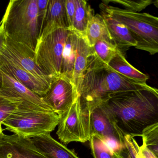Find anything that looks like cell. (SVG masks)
<instances>
[{
  "label": "cell",
  "instance_id": "obj_1",
  "mask_svg": "<svg viewBox=\"0 0 158 158\" xmlns=\"http://www.w3.org/2000/svg\"><path fill=\"white\" fill-rule=\"evenodd\" d=\"M99 107L124 135L140 136L145 128L158 123V93L149 90L117 93Z\"/></svg>",
  "mask_w": 158,
  "mask_h": 158
},
{
  "label": "cell",
  "instance_id": "obj_2",
  "mask_svg": "<svg viewBox=\"0 0 158 158\" xmlns=\"http://www.w3.org/2000/svg\"><path fill=\"white\" fill-rule=\"evenodd\" d=\"M138 90L158 93V89L147 83L139 82L108 68L87 70L78 92L80 103L92 112L117 93Z\"/></svg>",
  "mask_w": 158,
  "mask_h": 158
},
{
  "label": "cell",
  "instance_id": "obj_3",
  "mask_svg": "<svg viewBox=\"0 0 158 158\" xmlns=\"http://www.w3.org/2000/svg\"><path fill=\"white\" fill-rule=\"evenodd\" d=\"M37 0H12L0 22L7 37L35 51L39 38Z\"/></svg>",
  "mask_w": 158,
  "mask_h": 158
},
{
  "label": "cell",
  "instance_id": "obj_4",
  "mask_svg": "<svg viewBox=\"0 0 158 158\" xmlns=\"http://www.w3.org/2000/svg\"><path fill=\"white\" fill-rule=\"evenodd\" d=\"M105 12L126 26L137 42L135 48L151 55L158 52V18L146 13L135 12L104 4L99 5Z\"/></svg>",
  "mask_w": 158,
  "mask_h": 158
},
{
  "label": "cell",
  "instance_id": "obj_5",
  "mask_svg": "<svg viewBox=\"0 0 158 158\" xmlns=\"http://www.w3.org/2000/svg\"><path fill=\"white\" fill-rule=\"evenodd\" d=\"M59 116L24 102L2 123L5 130L24 138H31L51 133L58 126Z\"/></svg>",
  "mask_w": 158,
  "mask_h": 158
},
{
  "label": "cell",
  "instance_id": "obj_6",
  "mask_svg": "<svg viewBox=\"0 0 158 158\" xmlns=\"http://www.w3.org/2000/svg\"><path fill=\"white\" fill-rule=\"evenodd\" d=\"M91 112L80 103L79 97L72 106L59 115L57 136L61 143H85L91 138Z\"/></svg>",
  "mask_w": 158,
  "mask_h": 158
},
{
  "label": "cell",
  "instance_id": "obj_7",
  "mask_svg": "<svg viewBox=\"0 0 158 158\" xmlns=\"http://www.w3.org/2000/svg\"><path fill=\"white\" fill-rule=\"evenodd\" d=\"M70 30L61 29L38 41L35 60L37 64L47 75L54 78L61 75L62 55Z\"/></svg>",
  "mask_w": 158,
  "mask_h": 158
},
{
  "label": "cell",
  "instance_id": "obj_8",
  "mask_svg": "<svg viewBox=\"0 0 158 158\" xmlns=\"http://www.w3.org/2000/svg\"><path fill=\"white\" fill-rule=\"evenodd\" d=\"M0 55L12 61L27 72L49 84H51L54 78L46 75L37 64L34 51L7 36L4 44L0 49Z\"/></svg>",
  "mask_w": 158,
  "mask_h": 158
},
{
  "label": "cell",
  "instance_id": "obj_9",
  "mask_svg": "<svg viewBox=\"0 0 158 158\" xmlns=\"http://www.w3.org/2000/svg\"><path fill=\"white\" fill-rule=\"evenodd\" d=\"M78 97L72 81L60 75L53 78L42 98L59 116L72 106Z\"/></svg>",
  "mask_w": 158,
  "mask_h": 158
},
{
  "label": "cell",
  "instance_id": "obj_10",
  "mask_svg": "<svg viewBox=\"0 0 158 158\" xmlns=\"http://www.w3.org/2000/svg\"><path fill=\"white\" fill-rule=\"evenodd\" d=\"M0 158H50L30 138L2 133L0 137Z\"/></svg>",
  "mask_w": 158,
  "mask_h": 158
},
{
  "label": "cell",
  "instance_id": "obj_11",
  "mask_svg": "<svg viewBox=\"0 0 158 158\" xmlns=\"http://www.w3.org/2000/svg\"><path fill=\"white\" fill-rule=\"evenodd\" d=\"M0 70L16 79L37 95L42 97L51 84L27 72L12 61L0 55Z\"/></svg>",
  "mask_w": 158,
  "mask_h": 158
},
{
  "label": "cell",
  "instance_id": "obj_12",
  "mask_svg": "<svg viewBox=\"0 0 158 158\" xmlns=\"http://www.w3.org/2000/svg\"><path fill=\"white\" fill-rule=\"evenodd\" d=\"M61 29L68 30L65 0H49L47 15L39 41Z\"/></svg>",
  "mask_w": 158,
  "mask_h": 158
},
{
  "label": "cell",
  "instance_id": "obj_13",
  "mask_svg": "<svg viewBox=\"0 0 158 158\" xmlns=\"http://www.w3.org/2000/svg\"><path fill=\"white\" fill-rule=\"evenodd\" d=\"M0 88L9 90L26 102L49 111H53L42 97L31 91L19 81L0 70Z\"/></svg>",
  "mask_w": 158,
  "mask_h": 158
},
{
  "label": "cell",
  "instance_id": "obj_14",
  "mask_svg": "<svg viewBox=\"0 0 158 158\" xmlns=\"http://www.w3.org/2000/svg\"><path fill=\"white\" fill-rule=\"evenodd\" d=\"M91 136L101 140L107 138H114L124 147L125 135L113 125L99 106L91 112Z\"/></svg>",
  "mask_w": 158,
  "mask_h": 158
},
{
  "label": "cell",
  "instance_id": "obj_15",
  "mask_svg": "<svg viewBox=\"0 0 158 158\" xmlns=\"http://www.w3.org/2000/svg\"><path fill=\"white\" fill-rule=\"evenodd\" d=\"M101 15L104 20L113 42L121 52L123 53V51L130 47L136 46V41L125 25L103 11L101 10Z\"/></svg>",
  "mask_w": 158,
  "mask_h": 158
},
{
  "label": "cell",
  "instance_id": "obj_16",
  "mask_svg": "<svg viewBox=\"0 0 158 158\" xmlns=\"http://www.w3.org/2000/svg\"><path fill=\"white\" fill-rule=\"evenodd\" d=\"M30 139L37 148L50 158H80L74 151L54 139L50 133Z\"/></svg>",
  "mask_w": 158,
  "mask_h": 158
},
{
  "label": "cell",
  "instance_id": "obj_17",
  "mask_svg": "<svg viewBox=\"0 0 158 158\" xmlns=\"http://www.w3.org/2000/svg\"><path fill=\"white\" fill-rule=\"evenodd\" d=\"M90 48L87 70L107 67L112 59L121 52L114 44L104 40H98Z\"/></svg>",
  "mask_w": 158,
  "mask_h": 158
},
{
  "label": "cell",
  "instance_id": "obj_18",
  "mask_svg": "<svg viewBox=\"0 0 158 158\" xmlns=\"http://www.w3.org/2000/svg\"><path fill=\"white\" fill-rule=\"evenodd\" d=\"M76 54L72 82L78 96V92L84 74L87 69L90 48L85 39L77 35Z\"/></svg>",
  "mask_w": 158,
  "mask_h": 158
},
{
  "label": "cell",
  "instance_id": "obj_19",
  "mask_svg": "<svg viewBox=\"0 0 158 158\" xmlns=\"http://www.w3.org/2000/svg\"><path fill=\"white\" fill-rule=\"evenodd\" d=\"M84 39L90 47L97 41L104 40L114 43L104 20L100 14L94 15L89 21Z\"/></svg>",
  "mask_w": 158,
  "mask_h": 158
},
{
  "label": "cell",
  "instance_id": "obj_20",
  "mask_svg": "<svg viewBox=\"0 0 158 158\" xmlns=\"http://www.w3.org/2000/svg\"><path fill=\"white\" fill-rule=\"evenodd\" d=\"M77 37L73 31H69L65 40L62 55L61 75L72 81L76 54Z\"/></svg>",
  "mask_w": 158,
  "mask_h": 158
},
{
  "label": "cell",
  "instance_id": "obj_21",
  "mask_svg": "<svg viewBox=\"0 0 158 158\" xmlns=\"http://www.w3.org/2000/svg\"><path fill=\"white\" fill-rule=\"evenodd\" d=\"M107 67L130 79L147 83L149 77L132 66L127 60L123 54L120 52L115 55L107 65Z\"/></svg>",
  "mask_w": 158,
  "mask_h": 158
},
{
  "label": "cell",
  "instance_id": "obj_22",
  "mask_svg": "<svg viewBox=\"0 0 158 158\" xmlns=\"http://www.w3.org/2000/svg\"><path fill=\"white\" fill-rule=\"evenodd\" d=\"M75 12L70 31L84 37L89 19L95 15L93 9L85 0H75Z\"/></svg>",
  "mask_w": 158,
  "mask_h": 158
},
{
  "label": "cell",
  "instance_id": "obj_23",
  "mask_svg": "<svg viewBox=\"0 0 158 158\" xmlns=\"http://www.w3.org/2000/svg\"><path fill=\"white\" fill-rule=\"evenodd\" d=\"M24 102L11 91L0 88V124Z\"/></svg>",
  "mask_w": 158,
  "mask_h": 158
},
{
  "label": "cell",
  "instance_id": "obj_24",
  "mask_svg": "<svg viewBox=\"0 0 158 158\" xmlns=\"http://www.w3.org/2000/svg\"><path fill=\"white\" fill-rule=\"evenodd\" d=\"M142 140L147 147L158 157V123L149 126L142 131L141 136Z\"/></svg>",
  "mask_w": 158,
  "mask_h": 158
},
{
  "label": "cell",
  "instance_id": "obj_25",
  "mask_svg": "<svg viewBox=\"0 0 158 158\" xmlns=\"http://www.w3.org/2000/svg\"><path fill=\"white\" fill-rule=\"evenodd\" d=\"M102 2L106 4L110 3L118 4L123 7L124 10L135 12H139L153 3L154 2L152 0H105L102 1Z\"/></svg>",
  "mask_w": 158,
  "mask_h": 158
},
{
  "label": "cell",
  "instance_id": "obj_26",
  "mask_svg": "<svg viewBox=\"0 0 158 158\" xmlns=\"http://www.w3.org/2000/svg\"><path fill=\"white\" fill-rule=\"evenodd\" d=\"M89 141L94 158H114L113 152L99 139L91 136Z\"/></svg>",
  "mask_w": 158,
  "mask_h": 158
},
{
  "label": "cell",
  "instance_id": "obj_27",
  "mask_svg": "<svg viewBox=\"0 0 158 158\" xmlns=\"http://www.w3.org/2000/svg\"><path fill=\"white\" fill-rule=\"evenodd\" d=\"M124 147L128 158H141L139 152V146L134 137L125 135Z\"/></svg>",
  "mask_w": 158,
  "mask_h": 158
},
{
  "label": "cell",
  "instance_id": "obj_28",
  "mask_svg": "<svg viewBox=\"0 0 158 158\" xmlns=\"http://www.w3.org/2000/svg\"><path fill=\"white\" fill-rule=\"evenodd\" d=\"M48 2L49 0H37L38 24L40 35L41 30H42V27L44 25V21L46 18Z\"/></svg>",
  "mask_w": 158,
  "mask_h": 158
},
{
  "label": "cell",
  "instance_id": "obj_29",
  "mask_svg": "<svg viewBox=\"0 0 158 158\" xmlns=\"http://www.w3.org/2000/svg\"><path fill=\"white\" fill-rule=\"evenodd\" d=\"M65 8L68 24V30H71L75 12V0H65Z\"/></svg>",
  "mask_w": 158,
  "mask_h": 158
},
{
  "label": "cell",
  "instance_id": "obj_30",
  "mask_svg": "<svg viewBox=\"0 0 158 158\" xmlns=\"http://www.w3.org/2000/svg\"><path fill=\"white\" fill-rule=\"evenodd\" d=\"M101 140L113 153L121 151L125 148V147L114 138H107Z\"/></svg>",
  "mask_w": 158,
  "mask_h": 158
},
{
  "label": "cell",
  "instance_id": "obj_31",
  "mask_svg": "<svg viewBox=\"0 0 158 158\" xmlns=\"http://www.w3.org/2000/svg\"><path fill=\"white\" fill-rule=\"evenodd\" d=\"M139 152L142 158H158L153 152L147 147L143 140H142V145L139 147Z\"/></svg>",
  "mask_w": 158,
  "mask_h": 158
},
{
  "label": "cell",
  "instance_id": "obj_32",
  "mask_svg": "<svg viewBox=\"0 0 158 158\" xmlns=\"http://www.w3.org/2000/svg\"><path fill=\"white\" fill-rule=\"evenodd\" d=\"M113 154L114 158H128L125 148L121 151L114 152Z\"/></svg>",
  "mask_w": 158,
  "mask_h": 158
},
{
  "label": "cell",
  "instance_id": "obj_33",
  "mask_svg": "<svg viewBox=\"0 0 158 158\" xmlns=\"http://www.w3.org/2000/svg\"><path fill=\"white\" fill-rule=\"evenodd\" d=\"M6 36L2 29V27L0 25V49L3 46L6 40Z\"/></svg>",
  "mask_w": 158,
  "mask_h": 158
},
{
  "label": "cell",
  "instance_id": "obj_34",
  "mask_svg": "<svg viewBox=\"0 0 158 158\" xmlns=\"http://www.w3.org/2000/svg\"><path fill=\"white\" fill-rule=\"evenodd\" d=\"M2 125L0 124V137L2 135L3 133V129L2 127Z\"/></svg>",
  "mask_w": 158,
  "mask_h": 158
}]
</instances>
